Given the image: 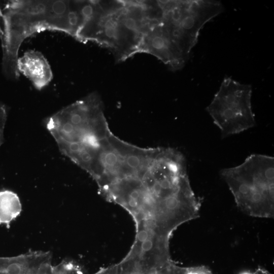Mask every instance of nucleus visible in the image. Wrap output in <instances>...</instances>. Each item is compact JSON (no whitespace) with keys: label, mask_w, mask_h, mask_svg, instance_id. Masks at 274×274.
I'll return each mask as SVG.
<instances>
[{"label":"nucleus","mask_w":274,"mask_h":274,"mask_svg":"<svg viewBox=\"0 0 274 274\" xmlns=\"http://www.w3.org/2000/svg\"><path fill=\"white\" fill-rule=\"evenodd\" d=\"M83 1H0L2 70L6 77L18 79V54L23 42L46 30L65 32L76 39L84 22Z\"/></svg>","instance_id":"obj_1"},{"label":"nucleus","mask_w":274,"mask_h":274,"mask_svg":"<svg viewBox=\"0 0 274 274\" xmlns=\"http://www.w3.org/2000/svg\"><path fill=\"white\" fill-rule=\"evenodd\" d=\"M220 175L237 207L248 215L274 216V158L254 154L240 165L222 169Z\"/></svg>","instance_id":"obj_2"},{"label":"nucleus","mask_w":274,"mask_h":274,"mask_svg":"<svg viewBox=\"0 0 274 274\" xmlns=\"http://www.w3.org/2000/svg\"><path fill=\"white\" fill-rule=\"evenodd\" d=\"M119 2L108 9L106 2L95 1L92 16L83 25L76 39L93 41L109 48L122 61L141 51L142 40L128 31L121 23Z\"/></svg>","instance_id":"obj_3"},{"label":"nucleus","mask_w":274,"mask_h":274,"mask_svg":"<svg viewBox=\"0 0 274 274\" xmlns=\"http://www.w3.org/2000/svg\"><path fill=\"white\" fill-rule=\"evenodd\" d=\"M252 87L230 77L223 79L207 110L220 129L223 138L254 127L251 106Z\"/></svg>","instance_id":"obj_4"},{"label":"nucleus","mask_w":274,"mask_h":274,"mask_svg":"<svg viewBox=\"0 0 274 274\" xmlns=\"http://www.w3.org/2000/svg\"><path fill=\"white\" fill-rule=\"evenodd\" d=\"M111 134L106 118H99L70 125L54 139L63 155L89 174Z\"/></svg>","instance_id":"obj_5"},{"label":"nucleus","mask_w":274,"mask_h":274,"mask_svg":"<svg viewBox=\"0 0 274 274\" xmlns=\"http://www.w3.org/2000/svg\"><path fill=\"white\" fill-rule=\"evenodd\" d=\"M18 68L32 83L35 87L41 90L47 86L53 78L51 67L40 52L29 50L18 58Z\"/></svg>","instance_id":"obj_6"},{"label":"nucleus","mask_w":274,"mask_h":274,"mask_svg":"<svg viewBox=\"0 0 274 274\" xmlns=\"http://www.w3.org/2000/svg\"><path fill=\"white\" fill-rule=\"evenodd\" d=\"M21 211L22 204L16 193L8 190L0 191V225L9 228Z\"/></svg>","instance_id":"obj_7"},{"label":"nucleus","mask_w":274,"mask_h":274,"mask_svg":"<svg viewBox=\"0 0 274 274\" xmlns=\"http://www.w3.org/2000/svg\"><path fill=\"white\" fill-rule=\"evenodd\" d=\"M168 269L169 274H213L208 267L203 265L180 267L172 263Z\"/></svg>","instance_id":"obj_8"},{"label":"nucleus","mask_w":274,"mask_h":274,"mask_svg":"<svg viewBox=\"0 0 274 274\" xmlns=\"http://www.w3.org/2000/svg\"><path fill=\"white\" fill-rule=\"evenodd\" d=\"M7 119V113L5 107L0 105V147L4 141V131Z\"/></svg>","instance_id":"obj_9"},{"label":"nucleus","mask_w":274,"mask_h":274,"mask_svg":"<svg viewBox=\"0 0 274 274\" xmlns=\"http://www.w3.org/2000/svg\"><path fill=\"white\" fill-rule=\"evenodd\" d=\"M153 239L149 237L141 244V251L142 252H147L151 250L153 247Z\"/></svg>","instance_id":"obj_10"},{"label":"nucleus","mask_w":274,"mask_h":274,"mask_svg":"<svg viewBox=\"0 0 274 274\" xmlns=\"http://www.w3.org/2000/svg\"><path fill=\"white\" fill-rule=\"evenodd\" d=\"M149 238L148 232L145 229L139 231L137 234V239L141 243L145 242Z\"/></svg>","instance_id":"obj_11"},{"label":"nucleus","mask_w":274,"mask_h":274,"mask_svg":"<svg viewBox=\"0 0 274 274\" xmlns=\"http://www.w3.org/2000/svg\"><path fill=\"white\" fill-rule=\"evenodd\" d=\"M239 274H271L265 268L259 267L254 271H244L241 272Z\"/></svg>","instance_id":"obj_12"},{"label":"nucleus","mask_w":274,"mask_h":274,"mask_svg":"<svg viewBox=\"0 0 274 274\" xmlns=\"http://www.w3.org/2000/svg\"><path fill=\"white\" fill-rule=\"evenodd\" d=\"M169 266L165 268H164V269L160 270L155 272L154 274H169V270H168Z\"/></svg>","instance_id":"obj_13"}]
</instances>
